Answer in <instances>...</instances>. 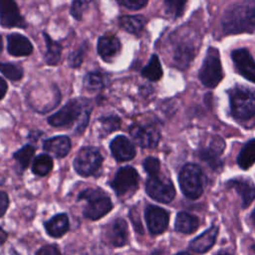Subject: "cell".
<instances>
[{"label": "cell", "instance_id": "6da1fadb", "mask_svg": "<svg viewBox=\"0 0 255 255\" xmlns=\"http://www.w3.org/2000/svg\"><path fill=\"white\" fill-rule=\"evenodd\" d=\"M222 27L228 34L252 32L255 29V0H243L229 6L223 15Z\"/></svg>", "mask_w": 255, "mask_h": 255}, {"label": "cell", "instance_id": "7a4b0ae2", "mask_svg": "<svg viewBox=\"0 0 255 255\" xmlns=\"http://www.w3.org/2000/svg\"><path fill=\"white\" fill-rule=\"evenodd\" d=\"M91 104L84 99H74L69 101L61 110L47 119L50 126L60 128L71 126L77 123L76 131L83 132L86 128L91 114Z\"/></svg>", "mask_w": 255, "mask_h": 255}, {"label": "cell", "instance_id": "3957f363", "mask_svg": "<svg viewBox=\"0 0 255 255\" xmlns=\"http://www.w3.org/2000/svg\"><path fill=\"white\" fill-rule=\"evenodd\" d=\"M78 200H85L87 205L84 216L91 220H98L109 213L113 207L111 198L101 188H87L80 192Z\"/></svg>", "mask_w": 255, "mask_h": 255}, {"label": "cell", "instance_id": "277c9868", "mask_svg": "<svg viewBox=\"0 0 255 255\" xmlns=\"http://www.w3.org/2000/svg\"><path fill=\"white\" fill-rule=\"evenodd\" d=\"M232 115L239 120H248L255 115V90L237 86L229 92Z\"/></svg>", "mask_w": 255, "mask_h": 255}, {"label": "cell", "instance_id": "5b68a950", "mask_svg": "<svg viewBox=\"0 0 255 255\" xmlns=\"http://www.w3.org/2000/svg\"><path fill=\"white\" fill-rule=\"evenodd\" d=\"M206 176L202 169L194 164H185L179 173V185L183 194L191 199L198 198L204 190Z\"/></svg>", "mask_w": 255, "mask_h": 255}, {"label": "cell", "instance_id": "8992f818", "mask_svg": "<svg viewBox=\"0 0 255 255\" xmlns=\"http://www.w3.org/2000/svg\"><path fill=\"white\" fill-rule=\"evenodd\" d=\"M222 77L223 73L219 53L215 48L210 47L199 72V79L204 86L215 88L222 80Z\"/></svg>", "mask_w": 255, "mask_h": 255}, {"label": "cell", "instance_id": "52a82bcc", "mask_svg": "<svg viewBox=\"0 0 255 255\" xmlns=\"http://www.w3.org/2000/svg\"><path fill=\"white\" fill-rule=\"evenodd\" d=\"M103 155L93 146H85L79 150L74 159V168L81 176H91L102 166Z\"/></svg>", "mask_w": 255, "mask_h": 255}, {"label": "cell", "instance_id": "ba28073f", "mask_svg": "<svg viewBox=\"0 0 255 255\" xmlns=\"http://www.w3.org/2000/svg\"><path fill=\"white\" fill-rule=\"evenodd\" d=\"M146 192L152 199L163 203L170 202L175 195V189L170 179L159 172L148 175Z\"/></svg>", "mask_w": 255, "mask_h": 255}, {"label": "cell", "instance_id": "9c48e42d", "mask_svg": "<svg viewBox=\"0 0 255 255\" xmlns=\"http://www.w3.org/2000/svg\"><path fill=\"white\" fill-rule=\"evenodd\" d=\"M139 176L136 170L130 166L120 168L111 185L119 196H125L133 193L138 186Z\"/></svg>", "mask_w": 255, "mask_h": 255}, {"label": "cell", "instance_id": "30bf717a", "mask_svg": "<svg viewBox=\"0 0 255 255\" xmlns=\"http://www.w3.org/2000/svg\"><path fill=\"white\" fill-rule=\"evenodd\" d=\"M0 24L5 28L27 27L14 0H0Z\"/></svg>", "mask_w": 255, "mask_h": 255}, {"label": "cell", "instance_id": "8fae6325", "mask_svg": "<svg viewBox=\"0 0 255 255\" xmlns=\"http://www.w3.org/2000/svg\"><path fill=\"white\" fill-rule=\"evenodd\" d=\"M130 135L137 144L142 147H154L159 140V131L154 125H133L130 128Z\"/></svg>", "mask_w": 255, "mask_h": 255}, {"label": "cell", "instance_id": "7c38bea8", "mask_svg": "<svg viewBox=\"0 0 255 255\" xmlns=\"http://www.w3.org/2000/svg\"><path fill=\"white\" fill-rule=\"evenodd\" d=\"M232 60L237 71L247 80L255 83V61L248 50L240 48L232 52Z\"/></svg>", "mask_w": 255, "mask_h": 255}, {"label": "cell", "instance_id": "4fadbf2b", "mask_svg": "<svg viewBox=\"0 0 255 255\" xmlns=\"http://www.w3.org/2000/svg\"><path fill=\"white\" fill-rule=\"evenodd\" d=\"M144 215L147 227L152 234H159L167 227L169 216L166 210L155 205H148Z\"/></svg>", "mask_w": 255, "mask_h": 255}, {"label": "cell", "instance_id": "5bb4252c", "mask_svg": "<svg viewBox=\"0 0 255 255\" xmlns=\"http://www.w3.org/2000/svg\"><path fill=\"white\" fill-rule=\"evenodd\" d=\"M106 237L108 242L116 247L123 246L127 243L128 237V225L122 218L114 220L109 226H107Z\"/></svg>", "mask_w": 255, "mask_h": 255}, {"label": "cell", "instance_id": "9a60e30c", "mask_svg": "<svg viewBox=\"0 0 255 255\" xmlns=\"http://www.w3.org/2000/svg\"><path fill=\"white\" fill-rule=\"evenodd\" d=\"M111 151L114 157L119 161H127L131 159L135 154V149L131 141L124 136H116L111 142Z\"/></svg>", "mask_w": 255, "mask_h": 255}, {"label": "cell", "instance_id": "2e32d148", "mask_svg": "<svg viewBox=\"0 0 255 255\" xmlns=\"http://www.w3.org/2000/svg\"><path fill=\"white\" fill-rule=\"evenodd\" d=\"M228 188H234L240 195L242 206L247 207L255 198V186L250 179L234 178L226 183Z\"/></svg>", "mask_w": 255, "mask_h": 255}, {"label": "cell", "instance_id": "e0dca14e", "mask_svg": "<svg viewBox=\"0 0 255 255\" xmlns=\"http://www.w3.org/2000/svg\"><path fill=\"white\" fill-rule=\"evenodd\" d=\"M224 149V141L221 137L215 136L210 141V144L207 147L201 148L199 155L202 160L207 162L212 168H218L221 165V160L219 154Z\"/></svg>", "mask_w": 255, "mask_h": 255}, {"label": "cell", "instance_id": "ac0fdd59", "mask_svg": "<svg viewBox=\"0 0 255 255\" xmlns=\"http://www.w3.org/2000/svg\"><path fill=\"white\" fill-rule=\"evenodd\" d=\"M7 50L12 56H29L33 52V45L25 36L12 33L7 37Z\"/></svg>", "mask_w": 255, "mask_h": 255}, {"label": "cell", "instance_id": "d6986e66", "mask_svg": "<svg viewBox=\"0 0 255 255\" xmlns=\"http://www.w3.org/2000/svg\"><path fill=\"white\" fill-rule=\"evenodd\" d=\"M71 139L66 135H58L46 139L43 142V148L55 157H65L71 149Z\"/></svg>", "mask_w": 255, "mask_h": 255}, {"label": "cell", "instance_id": "ffe728a7", "mask_svg": "<svg viewBox=\"0 0 255 255\" xmlns=\"http://www.w3.org/2000/svg\"><path fill=\"white\" fill-rule=\"evenodd\" d=\"M121 51V43L115 36H103L98 41V53L103 60L111 62Z\"/></svg>", "mask_w": 255, "mask_h": 255}, {"label": "cell", "instance_id": "44dd1931", "mask_svg": "<svg viewBox=\"0 0 255 255\" xmlns=\"http://www.w3.org/2000/svg\"><path fill=\"white\" fill-rule=\"evenodd\" d=\"M48 235L54 238H60L69 230V218L66 213H59L54 215L50 220L44 223Z\"/></svg>", "mask_w": 255, "mask_h": 255}, {"label": "cell", "instance_id": "7402d4cb", "mask_svg": "<svg viewBox=\"0 0 255 255\" xmlns=\"http://www.w3.org/2000/svg\"><path fill=\"white\" fill-rule=\"evenodd\" d=\"M218 233V228L216 226H212L200 234L198 237L193 239L190 244L189 248L193 251L198 253H204L208 251L214 244L216 240V236Z\"/></svg>", "mask_w": 255, "mask_h": 255}, {"label": "cell", "instance_id": "603a6c76", "mask_svg": "<svg viewBox=\"0 0 255 255\" xmlns=\"http://www.w3.org/2000/svg\"><path fill=\"white\" fill-rule=\"evenodd\" d=\"M199 225V220L196 216L187 212H179L175 219V229L181 233H192Z\"/></svg>", "mask_w": 255, "mask_h": 255}, {"label": "cell", "instance_id": "cb8c5ba5", "mask_svg": "<svg viewBox=\"0 0 255 255\" xmlns=\"http://www.w3.org/2000/svg\"><path fill=\"white\" fill-rule=\"evenodd\" d=\"M43 36L47 47V51L45 54V62L48 65H57L61 59L62 47L58 42L53 41L47 33H43Z\"/></svg>", "mask_w": 255, "mask_h": 255}, {"label": "cell", "instance_id": "d4e9b609", "mask_svg": "<svg viewBox=\"0 0 255 255\" xmlns=\"http://www.w3.org/2000/svg\"><path fill=\"white\" fill-rule=\"evenodd\" d=\"M146 20L140 15H127L119 19L120 26L128 33H138L144 26Z\"/></svg>", "mask_w": 255, "mask_h": 255}, {"label": "cell", "instance_id": "484cf974", "mask_svg": "<svg viewBox=\"0 0 255 255\" xmlns=\"http://www.w3.org/2000/svg\"><path fill=\"white\" fill-rule=\"evenodd\" d=\"M255 162V138L249 140L241 149L237 163L241 168L247 169Z\"/></svg>", "mask_w": 255, "mask_h": 255}, {"label": "cell", "instance_id": "4316f807", "mask_svg": "<svg viewBox=\"0 0 255 255\" xmlns=\"http://www.w3.org/2000/svg\"><path fill=\"white\" fill-rule=\"evenodd\" d=\"M53 168V159L49 154L37 155L32 163V171L38 176L47 175Z\"/></svg>", "mask_w": 255, "mask_h": 255}, {"label": "cell", "instance_id": "83f0119b", "mask_svg": "<svg viewBox=\"0 0 255 255\" xmlns=\"http://www.w3.org/2000/svg\"><path fill=\"white\" fill-rule=\"evenodd\" d=\"M34 154L35 147L31 144H26L13 153V158L17 161V164L21 171H24L28 167Z\"/></svg>", "mask_w": 255, "mask_h": 255}, {"label": "cell", "instance_id": "f1b7e54d", "mask_svg": "<svg viewBox=\"0 0 255 255\" xmlns=\"http://www.w3.org/2000/svg\"><path fill=\"white\" fill-rule=\"evenodd\" d=\"M142 76L150 81H158L162 76V69L159 59L156 55H152L147 65L142 69Z\"/></svg>", "mask_w": 255, "mask_h": 255}, {"label": "cell", "instance_id": "f546056e", "mask_svg": "<svg viewBox=\"0 0 255 255\" xmlns=\"http://www.w3.org/2000/svg\"><path fill=\"white\" fill-rule=\"evenodd\" d=\"M0 72L11 81H19L23 77V69L14 63H0Z\"/></svg>", "mask_w": 255, "mask_h": 255}, {"label": "cell", "instance_id": "4dcf8cb0", "mask_svg": "<svg viewBox=\"0 0 255 255\" xmlns=\"http://www.w3.org/2000/svg\"><path fill=\"white\" fill-rule=\"evenodd\" d=\"M104 76L99 72H90L84 78V86L90 91L100 90L104 87Z\"/></svg>", "mask_w": 255, "mask_h": 255}, {"label": "cell", "instance_id": "1f68e13d", "mask_svg": "<svg viewBox=\"0 0 255 255\" xmlns=\"http://www.w3.org/2000/svg\"><path fill=\"white\" fill-rule=\"evenodd\" d=\"M185 2L186 0H164V5L169 15L178 17L183 11Z\"/></svg>", "mask_w": 255, "mask_h": 255}, {"label": "cell", "instance_id": "d6a6232c", "mask_svg": "<svg viewBox=\"0 0 255 255\" xmlns=\"http://www.w3.org/2000/svg\"><path fill=\"white\" fill-rule=\"evenodd\" d=\"M192 55H193L192 48L187 46L180 47L175 54V61L179 66H186L191 60Z\"/></svg>", "mask_w": 255, "mask_h": 255}, {"label": "cell", "instance_id": "836d02e7", "mask_svg": "<svg viewBox=\"0 0 255 255\" xmlns=\"http://www.w3.org/2000/svg\"><path fill=\"white\" fill-rule=\"evenodd\" d=\"M101 123H102L103 129L107 133H110V132L114 131L115 129H118L121 125L119 118L116 116H109V117L103 118V119H101Z\"/></svg>", "mask_w": 255, "mask_h": 255}, {"label": "cell", "instance_id": "e575fe53", "mask_svg": "<svg viewBox=\"0 0 255 255\" xmlns=\"http://www.w3.org/2000/svg\"><path fill=\"white\" fill-rule=\"evenodd\" d=\"M87 6H88V3L86 0H74L71 6V15L75 19L81 20Z\"/></svg>", "mask_w": 255, "mask_h": 255}, {"label": "cell", "instance_id": "d590c367", "mask_svg": "<svg viewBox=\"0 0 255 255\" xmlns=\"http://www.w3.org/2000/svg\"><path fill=\"white\" fill-rule=\"evenodd\" d=\"M143 167L148 175L155 174L160 170L159 160L153 156H148L143 161Z\"/></svg>", "mask_w": 255, "mask_h": 255}, {"label": "cell", "instance_id": "8d00e7d4", "mask_svg": "<svg viewBox=\"0 0 255 255\" xmlns=\"http://www.w3.org/2000/svg\"><path fill=\"white\" fill-rule=\"evenodd\" d=\"M119 3L126 8L131 9V10H138L144 7L148 0H118Z\"/></svg>", "mask_w": 255, "mask_h": 255}, {"label": "cell", "instance_id": "74e56055", "mask_svg": "<svg viewBox=\"0 0 255 255\" xmlns=\"http://www.w3.org/2000/svg\"><path fill=\"white\" fill-rule=\"evenodd\" d=\"M83 57H84V48L81 47L80 49H78L77 51L73 52L70 56H69V65L73 68H76L78 66L81 65L82 61H83Z\"/></svg>", "mask_w": 255, "mask_h": 255}, {"label": "cell", "instance_id": "f35d334b", "mask_svg": "<svg viewBox=\"0 0 255 255\" xmlns=\"http://www.w3.org/2000/svg\"><path fill=\"white\" fill-rule=\"evenodd\" d=\"M36 255H62L59 248L55 245H45L38 249Z\"/></svg>", "mask_w": 255, "mask_h": 255}, {"label": "cell", "instance_id": "ab89813d", "mask_svg": "<svg viewBox=\"0 0 255 255\" xmlns=\"http://www.w3.org/2000/svg\"><path fill=\"white\" fill-rule=\"evenodd\" d=\"M9 206V197L6 192L0 190V217L3 216Z\"/></svg>", "mask_w": 255, "mask_h": 255}, {"label": "cell", "instance_id": "60d3db41", "mask_svg": "<svg viewBox=\"0 0 255 255\" xmlns=\"http://www.w3.org/2000/svg\"><path fill=\"white\" fill-rule=\"evenodd\" d=\"M7 89H8V87H7L6 82L0 77V100H2L5 97V95L7 93Z\"/></svg>", "mask_w": 255, "mask_h": 255}, {"label": "cell", "instance_id": "b9f144b4", "mask_svg": "<svg viewBox=\"0 0 255 255\" xmlns=\"http://www.w3.org/2000/svg\"><path fill=\"white\" fill-rule=\"evenodd\" d=\"M7 238H8L7 232L0 226V246L5 243V241L7 240Z\"/></svg>", "mask_w": 255, "mask_h": 255}, {"label": "cell", "instance_id": "7bdbcfd3", "mask_svg": "<svg viewBox=\"0 0 255 255\" xmlns=\"http://www.w3.org/2000/svg\"><path fill=\"white\" fill-rule=\"evenodd\" d=\"M151 255H163V253H162L160 250H156V251H154Z\"/></svg>", "mask_w": 255, "mask_h": 255}, {"label": "cell", "instance_id": "ee69618b", "mask_svg": "<svg viewBox=\"0 0 255 255\" xmlns=\"http://www.w3.org/2000/svg\"><path fill=\"white\" fill-rule=\"evenodd\" d=\"M2 46H3V43H2V37L0 36V53L2 52Z\"/></svg>", "mask_w": 255, "mask_h": 255}, {"label": "cell", "instance_id": "f6af8a7d", "mask_svg": "<svg viewBox=\"0 0 255 255\" xmlns=\"http://www.w3.org/2000/svg\"><path fill=\"white\" fill-rule=\"evenodd\" d=\"M176 255H191V254H189V253H187V252H181V253H178V254H176Z\"/></svg>", "mask_w": 255, "mask_h": 255}, {"label": "cell", "instance_id": "bcb514c9", "mask_svg": "<svg viewBox=\"0 0 255 255\" xmlns=\"http://www.w3.org/2000/svg\"><path fill=\"white\" fill-rule=\"evenodd\" d=\"M252 218H253V220L255 221V209H254V211H253V214H252Z\"/></svg>", "mask_w": 255, "mask_h": 255}, {"label": "cell", "instance_id": "7dc6e473", "mask_svg": "<svg viewBox=\"0 0 255 255\" xmlns=\"http://www.w3.org/2000/svg\"><path fill=\"white\" fill-rule=\"evenodd\" d=\"M253 250H254V251H255V246H253Z\"/></svg>", "mask_w": 255, "mask_h": 255}, {"label": "cell", "instance_id": "c3c4849f", "mask_svg": "<svg viewBox=\"0 0 255 255\" xmlns=\"http://www.w3.org/2000/svg\"><path fill=\"white\" fill-rule=\"evenodd\" d=\"M221 255H227V254H221Z\"/></svg>", "mask_w": 255, "mask_h": 255}]
</instances>
